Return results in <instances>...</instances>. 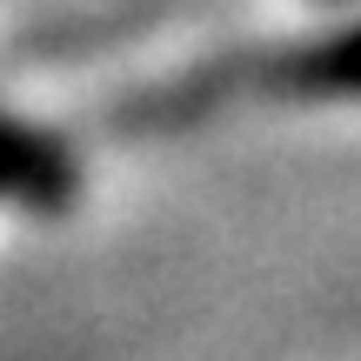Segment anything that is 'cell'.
<instances>
[{
    "label": "cell",
    "mask_w": 361,
    "mask_h": 361,
    "mask_svg": "<svg viewBox=\"0 0 361 361\" xmlns=\"http://www.w3.org/2000/svg\"><path fill=\"white\" fill-rule=\"evenodd\" d=\"M268 80L295 101H361V27H341L328 40L281 54Z\"/></svg>",
    "instance_id": "1"
},
{
    "label": "cell",
    "mask_w": 361,
    "mask_h": 361,
    "mask_svg": "<svg viewBox=\"0 0 361 361\" xmlns=\"http://www.w3.org/2000/svg\"><path fill=\"white\" fill-rule=\"evenodd\" d=\"M0 194H20L34 207H61L74 194V161L27 128H0Z\"/></svg>",
    "instance_id": "2"
}]
</instances>
